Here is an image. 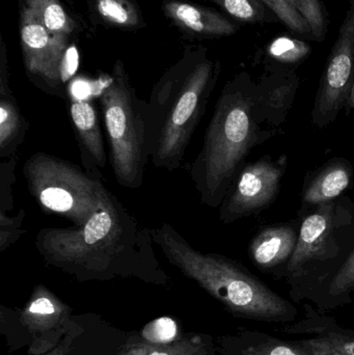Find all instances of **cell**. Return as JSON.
I'll list each match as a JSON object with an SVG mask.
<instances>
[{"mask_svg": "<svg viewBox=\"0 0 354 355\" xmlns=\"http://www.w3.org/2000/svg\"><path fill=\"white\" fill-rule=\"evenodd\" d=\"M220 60L206 47H186L154 85L148 102L150 162L156 168L174 172L207 110L220 77Z\"/></svg>", "mask_w": 354, "mask_h": 355, "instance_id": "2", "label": "cell"}, {"mask_svg": "<svg viewBox=\"0 0 354 355\" xmlns=\"http://www.w3.org/2000/svg\"><path fill=\"white\" fill-rule=\"evenodd\" d=\"M68 308L47 288H35L27 306L23 311L21 320L29 331L37 335H47L64 322Z\"/></svg>", "mask_w": 354, "mask_h": 355, "instance_id": "17", "label": "cell"}, {"mask_svg": "<svg viewBox=\"0 0 354 355\" xmlns=\"http://www.w3.org/2000/svg\"><path fill=\"white\" fill-rule=\"evenodd\" d=\"M224 10L229 16L241 23L274 22L278 19L270 16L262 0H209Z\"/></svg>", "mask_w": 354, "mask_h": 355, "instance_id": "21", "label": "cell"}, {"mask_svg": "<svg viewBox=\"0 0 354 355\" xmlns=\"http://www.w3.org/2000/svg\"><path fill=\"white\" fill-rule=\"evenodd\" d=\"M293 2L297 12L307 22L312 37L317 42L324 41L328 31V20L321 0H293Z\"/></svg>", "mask_w": 354, "mask_h": 355, "instance_id": "25", "label": "cell"}, {"mask_svg": "<svg viewBox=\"0 0 354 355\" xmlns=\"http://www.w3.org/2000/svg\"><path fill=\"white\" fill-rule=\"evenodd\" d=\"M22 173L39 208L68 219L77 227L97 212L109 192L100 171L91 172L44 152L33 154Z\"/></svg>", "mask_w": 354, "mask_h": 355, "instance_id": "6", "label": "cell"}, {"mask_svg": "<svg viewBox=\"0 0 354 355\" xmlns=\"http://www.w3.org/2000/svg\"><path fill=\"white\" fill-rule=\"evenodd\" d=\"M351 107H354V83L353 85V89H351V95H349L348 103Z\"/></svg>", "mask_w": 354, "mask_h": 355, "instance_id": "30", "label": "cell"}, {"mask_svg": "<svg viewBox=\"0 0 354 355\" xmlns=\"http://www.w3.org/2000/svg\"><path fill=\"white\" fill-rule=\"evenodd\" d=\"M141 336V341L151 345H170L178 341V325L172 319L161 317L145 325Z\"/></svg>", "mask_w": 354, "mask_h": 355, "instance_id": "26", "label": "cell"}, {"mask_svg": "<svg viewBox=\"0 0 354 355\" xmlns=\"http://www.w3.org/2000/svg\"><path fill=\"white\" fill-rule=\"evenodd\" d=\"M100 104L114 179L122 187L139 189L150 162L148 102L137 97L121 60L102 89Z\"/></svg>", "mask_w": 354, "mask_h": 355, "instance_id": "5", "label": "cell"}, {"mask_svg": "<svg viewBox=\"0 0 354 355\" xmlns=\"http://www.w3.org/2000/svg\"><path fill=\"white\" fill-rule=\"evenodd\" d=\"M71 342H72V340H64V341L58 346V348L54 349L50 355H68L69 352H70Z\"/></svg>", "mask_w": 354, "mask_h": 355, "instance_id": "29", "label": "cell"}, {"mask_svg": "<svg viewBox=\"0 0 354 355\" xmlns=\"http://www.w3.org/2000/svg\"><path fill=\"white\" fill-rule=\"evenodd\" d=\"M224 355H311L294 339H280L260 331H243L222 340Z\"/></svg>", "mask_w": 354, "mask_h": 355, "instance_id": "16", "label": "cell"}, {"mask_svg": "<svg viewBox=\"0 0 354 355\" xmlns=\"http://www.w3.org/2000/svg\"><path fill=\"white\" fill-rule=\"evenodd\" d=\"M70 116L81 162L87 171H101L107 162L97 110L87 100L72 99Z\"/></svg>", "mask_w": 354, "mask_h": 355, "instance_id": "14", "label": "cell"}, {"mask_svg": "<svg viewBox=\"0 0 354 355\" xmlns=\"http://www.w3.org/2000/svg\"><path fill=\"white\" fill-rule=\"evenodd\" d=\"M154 244L151 229L112 191L82 227H44L35 240L45 263L80 279L160 272Z\"/></svg>", "mask_w": 354, "mask_h": 355, "instance_id": "1", "label": "cell"}, {"mask_svg": "<svg viewBox=\"0 0 354 355\" xmlns=\"http://www.w3.org/2000/svg\"><path fill=\"white\" fill-rule=\"evenodd\" d=\"M161 10L166 18L183 35L193 39L230 37L239 29L236 23L222 12L185 0H163Z\"/></svg>", "mask_w": 354, "mask_h": 355, "instance_id": "11", "label": "cell"}, {"mask_svg": "<svg viewBox=\"0 0 354 355\" xmlns=\"http://www.w3.org/2000/svg\"><path fill=\"white\" fill-rule=\"evenodd\" d=\"M19 33L23 64L29 80L47 95L68 99L64 64L69 44L56 39L37 15L21 3Z\"/></svg>", "mask_w": 354, "mask_h": 355, "instance_id": "7", "label": "cell"}, {"mask_svg": "<svg viewBox=\"0 0 354 355\" xmlns=\"http://www.w3.org/2000/svg\"><path fill=\"white\" fill-rule=\"evenodd\" d=\"M20 3L33 10L56 39L70 44L71 37L77 31V23L60 0H20Z\"/></svg>", "mask_w": 354, "mask_h": 355, "instance_id": "19", "label": "cell"}, {"mask_svg": "<svg viewBox=\"0 0 354 355\" xmlns=\"http://www.w3.org/2000/svg\"><path fill=\"white\" fill-rule=\"evenodd\" d=\"M353 168L351 162L342 158L324 164L306 184L303 204L317 207L334 200L353 184Z\"/></svg>", "mask_w": 354, "mask_h": 355, "instance_id": "15", "label": "cell"}, {"mask_svg": "<svg viewBox=\"0 0 354 355\" xmlns=\"http://www.w3.org/2000/svg\"><path fill=\"white\" fill-rule=\"evenodd\" d=\"M287 157L264 156L241 170L220 206V220L232 223L267 209L280 192Z\"/></svg>", "mask_w": 354, "mask_h": 355, "instance_id": "9", "label": "cell"}, {"mask_svg": "<svg viewBox=\"0 0 354 355\" xmlns=\"http://www.w3.org/2000/svg\"><path fill=\"white\" fill-rule=\"evenodd\" d=\"M354 292V250L340 265L334 277L326 284L314 302L317 310L326 313L330 310L347 306L353 302Z\"/></svg>", "mask_w": 354, "mask_h": 355, "instance_id": "20", "label": "cell"}, {"mask_svg": "<svg viewBox=\"0 0 354 355\" xmlns=\"http://www.w3.org/2000/svg\"><path fill=\"white\" fill-rule=\"evenodd\" d=\"M0 44V158L8 159L17 155L24 143L29 125L10 87L8 50L2 35Z\"/></svg>", "mask_w": 354, "mask_h": 355, "instance_id": "12", "label": "cell"}, {"mask_svg": "<svg viewBox=\"0 0 354 355\" xmlns=\"http://www.w3.org/2000/svg\"><path fill=\"white\" fill-rule=\"evenodd\" d=\"M299 235V230L292 223H276L261 230L249 243L251 262L264 272L282 266L286 268L294 254Z\"/></svg>", "mask_w": 354, "mask_h": 355, "instance_id": "13", "label": "cell"}, {"mask_svg": "<svg viewBox=\"0 0 354 355\" xmlns=\"http://www.w3.org/2000/svg\"><path fill=\"white\" fill-rule=\"evenodd\" d=\"M258 103L259 89L249 73H239L224 85L189 171L202 204L220 207L251 150L272 137L260 127Z\"/></svg>", "mask_w": 354, "mask_h": 355, "instance_id": "3", "label": "cell"}, {"mask_svg": "<svg viewBox=\"0 0 354 355\" xmlns=\"http://www.w3.org/2000/svg\"><path fill=\"white\" fill-rule=\"evenodd\" d=\"M145 355H214L211 340L195 336L166 346L147 343Z\"/></svg>", "mask_w": 354, "mask_h": 355, "instance_id": "23", "label": "cell"}, {"mask_svg": "<svg viewBox=\"0 0 354 355\" xmlns=\"http://www.w3.org/2000/svg\"><path fill=\"white\" fill-rule=\"evenodd\" d=\"M276 18L292 33L303 37H311V31L305 19L297 12L293 0H262Z\"/></svg>", "mask_w": 354, "mask_h": 355, "instance_id": "24", "label": "cell"}, {"mask_svg": "<svg viewBox=\"0 0 354 355\" xmlns=\"http://www.w3.org/2000/svg\"><path fill=\"white\" fill-rule=\"evenodd\" d=\"M276 331L297 337L311 355H354V329L342 327L310 304H303V318Z\"/></svg>", "mask_w": 354, "mask_h": 355, "instance_id": "10", "label": "cell"}, {"mask_svg": "<svg viewBox=\"0 0 354 355\" xmlns=\"http://www.w3.org/2000/svg\"><path fill=\"white\" fill-rule=\"evenodd\" d=\"M25 216L26 212L24 209H20L14 216L0 215V252L16 243L21 235L25 233L23 227Z\"/></svg>", "mask_w": 354, "mask_h": 355, "instance_id": "28", "label": "cell"}, {"mask_svg": "<svg viewBox=\"0 0 354 355\" xmlns=\"http://www.w3.org/2000/svg\"><path fill=\"white\" fill-rule=\"evenodd\" d=\"M151 232L166 260L199 284L233 316L282 325L297 321V306L240 263L195 250L170 223H162Z\"/></svg>", "mask_w": 354, "mask_h": 355, "instance_id": "4", "label": "cell"}, {"mask_svg": "<svg viewBox=\"0 0 354 355\" xmlns=\"http://www.w3.org/2000/svg\"><path fill=\"white\" fill-rule=\"evenodd\" d=\"M354 83V0L339 31L328 55L312 112V123L317 128L334 122L345 104Z\"/></svg>", "mask_w": 354, "mask_h": 355, "instance_id": "8", "label": "cell"}, {"mask_svg": "<svg viewBox=\"0 0 354 355\" xmlns=\"http://www.w3.org/2000/svg\"><path fill=\"white\" fill-rule=\"evenodd\" d=\"M266 52L270 60L280 64L294 66L301 64L310 55L311 47L306 42L289 37H281L268 45Z\"/></svg>", "mask_w": 354, "mask_h": 355, "instance_id": "22", "label": "cell"}, {"mask_svg": "<svg viewBox=\"0 0 354 355\" xmlns=\"http://www.w3.org/2000/svg\"><path fill=\"white\" fill-rule=\"evenodd\" d=\"M91 18L106 28L134 31L147 27L136 0H87Z\"/></svg>", "mask_w": 354, "mask_h": 355, "instance_id": "18", "label": "cell"}, {"mask_svg": "<svg viewBox=\"0 0 354 355\" xmlns=\"http://www.w3.org/2000/svg\"><path fill=\"white\" fill-rule=\"evenodd\" d=\"M18 156L2 159L0 164V215H10L14 210L12 186L16 182Z\"/></svg>", "mask_w": 354, "mask_h": 355, "instance_id": "27", "label": "cell"}]
</instances>
